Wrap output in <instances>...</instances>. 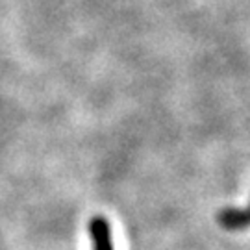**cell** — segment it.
<instances>
[{"label":"cell","instance_id":"7a4b0ae2","mask_svg":"<svg viewBox=\"0 0 250 250\" xmlns=\"http://www.w3.org/2000/svg\"><path fill=\"white\" fill-rule=\"evenodd\" d=\"M219 224L226 230H243L250 226V204L243 209L228 208L219 213Z\"/></svg>","mask_w":250,"mask_h":250},{"label":"cell","instance_id":"6da1fadb","mask_svg":"<svg viewBox=\"0 0 250 250\" xmlns=\"http://www.w3.org/2000/svg\"><path fill=\"white\" fill-rule=\"evenodd\" d=\"M89 233L93 250H113L111 228L104 217H93L89 223Z\"/></svg>","mask_w":250,"mask_h":250}]
</instances>
